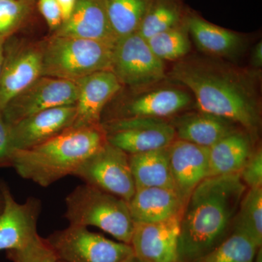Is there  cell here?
<instances>
[{"label":"cell","mask_w":262,"mask_h":262,"mask_svg":"<svg viewBox=\"0 0 262 262\" xmlns=\"http://www.w3.org/2000/svg\"><path fill=\"white\" fill-rule=\"evenodd\" d=\"M169 75L192 93L199 111L227 119L253 136L259 130V98L249 75L206 58L182 59Z\"/></svg>","instance_id":"cell-1"},{"label":"cell","mask_w":262,"mask_h":262,"mask_svg":"<svg viewBox=\"0 0 262 262\" xmlns=\"http://www.w3.org/2000/svg\"><path fill=\"white\" fill-rule=\"evenodd\" d=\"M247 189L239 173L208 177L198 184L182 212L179 262L195 261L228 237Z\"/></svg>","instance_id":"cell-2"},{"label":"cell","mask_w":262,"mask_h":262,"mask_svg":"<svg viewBox=\"0 0 262 262\" xmlns=\"http://www.w3.org/2000/svg\"><path fill=\"white\" fill-rule=\"evenodd\" d=\"M106 141L101 124L72 127L32 149L15 150L10 156V166L22 178L48 187L67 176H74Z\"/></svg>","instance_id":"cell-3"},{"label":"cell","mask_w":262,"mask_h":262,"mask_svg":"<svg viewBox=\"0 0 262 262\" xmlns=\"http://www.w3.org/2000/svg\"><path fill=\"white\" fill-rule=\"evenodd\" d=\"M115 45L53 34L40 45L42 76L75 82L95 72L110 70Z\"/></svg>","instance_id":"cell-4"},{"label":"cell","mask_w":262,"mask_h":262,"mask_svg":"<svg viewBox=\"0 0 262 262\" xmlns=\"http://www.w3.org/2000/svg\"><path fill=\"white\" fill-rule=\"evenodd\" d=\"M65 203L64 217L70 225L94 226L120 242L130 244L134 223L125 200L84 184L69 194Z\"/></svg>","instance_id":"cell-5"},{"label":"cell","mask_w":262,"mask_h":262,"mask_svg":"<svg viewBox=\"0 0 262 262\" xmlns=\"http://www.w3.org/2000/svg\"><path fill=\"white\" fill-rule=\"evenodd\" d=\"M46 241L61 262H124L134 254L130 244L111 241L80 226L56 231Z\"/></svg>","instance_id":"cell-6"},{"label":"cell","mask_w":262,"mask_h":262,"mask_svg":"<svg viewBox=\"0 0 262 262\" xmlns=\"http://www.w3.org/2000/svg\"><path fill=\"white\" fill-rule=\"evenodd\" d=\"M122 85L143 89L166 78L164 61L155 56L139 32L117 39L111 70Z\"/></svg>","instance_id":"cell-7"},{"label":"cell","mask_w":262,"mask_h":262,"mask_svg":"<svg viewBox=\"0 0 262 262\" xmlns=\"http://www.w3.org/2000/svg\"><path fill=\"white\" fill-rule=\"evenodd\" d=\"M74 176L89 184L129 202L136 191L129 155L106 141L89 157Z\"/></svg>","instance_id":"cell-8"},{"label":"cell","mask_w":262,"mask_h":262,"mask_svg":"<svg viewBox=\"0 0 262 262\" xmlns=\"http://www.w3.org/2000/svg\"><path fill=\"white\" fill-rule=\"evenodd\" d=\"M101 124L108 142L129 155L168 147L177 139L167 119L132 117Z\"/></svg>","instance_id":"cell-9"},{"label":"cell","mask_w":262,"mask_h":262,"mask_svg":"<svg viewBox=\"0 0 262 262\" xmlns=\"http://www.w3.org/2000/svg\"><path fill=\"white\" fill-rule=\"evenodd\" d=\"M76 82L41 76L11 100L3 110L8 125L26 117L58 106L75 105Z\"/></svg>","instance_id":"cell-10"},{"label":"cell","mask_w":262,"mask_h":262,"mask_svg":"<svg viewBox=\"0 0 262 262\" xmlns=\"http://www.w3.org/2000/svg\"><path fill=\"white\" fill-rule=\"evenodd\" d=\"M0 194L3 202L0 212V251L23 248L39 236L37 223L42 203L36 198L18 203L3 182H0Z\"/></svg>","instance_id":"cell-11"},{"label":"cell","mask_w":262,"mask_h":262,"mask_svg":"<svg viewBox=\"0 0 262 262\" xmlns=\"http://www.w3.org/2000/svg\"><path fill=\"white\" fill-rule=\"evenodd\" d=\"M75 105L45 110L9 125L10 146L15 150L32 149L72 127Z\"/></svg>","instance_id":"cell-12"},{"label":"cell","mask_w":262,"mask_h":262,"mask_svg":"<svg viewBox=\"0 0 262 262\" xmlns=\"http://www.w3.org/2000/svg\"><path fill=\"white\" fill-rule=\"evenodd\" d=\"M182 215L157 223L134 225L130 244L134 254L147 262H179Z\"/></svg>","instance_id":"cell-13"},{"label":"cell","mask_w":262,"mask_h":262,"mask_svg":"<svg viewBox=\"0 0 262 262\" xmlns=\"http://www.w3.org/2000/svg\"><path fill=\"white\" fill-rule=\"evenodd\" d=\"M76 117L72 127L101 125L105 106L122 85L111 70L95 72L77 80Z\"/></svg>","instance_id":"cell-14"},{"label":"cell","mask_w":262,"mask_h":262,"mask_svg":"<svg viewBox=\"0 0 262 262\" xmlns=\"http://www.w3.org/2000/svg\"><path fill=\"white\" fill-rule=\"evenodd\" d=\"M40 46H22L6 53L0 75V110L42 76Z\"/></svg>","instance_id":"cell-15"},{"label":"cell","mask_w":262,"mask_h":262,"mask_svg":"<svg viewBox=\"0 0 262 262\" xmlns=\"http://www.w3.org/2000/svg\"><path fill=\"white\" fill-rule=\"evenodd\" d=\"M168 150L176 191L186 204L198 184L210 177L208 148L176 139Z\"/></svg>","instance_id":"cell-16"},{"label":"cell","mask_w":262,"mask_h":262,"mask_svg":"<svg viewBox=\"0 0 262 262\" xmlns=\"http://www.w3.org/2000/svg\"><path fill=\"white\" fill-rule=\"evenodd\" d=\"M192 101V95L182 89L151 90L128 100L104 121L132 117L167 119L189 107Z\"/></svg>","instance_id":"cell-17"},{"label":"cell","mask_w":262,"mask_h":262,"mask_svg":"<svg viewBox=\"0 0 262 262\" xmlns=\"http://www.w3.org/2000/svg\"><path fill=\"white\" fill-rule=\"evenodd\" d=\"M53 34L113 44L117 40L110 27L103 0H77L70 18Z\"/></svg>","instance_id":"cell-18"},{"label":"cell","mask_w":262,"mask_h":262,"mask_svg":"<svg viewBox=\"0 0 262 262\" xmlns=\"http://www.w3.org/2000/svg\"><path fill=\"white\" fill-rule=\"evenodd\" d=\"M127 204L134 225L169 220L182 214L185 206L177 191L163 187L136 189Z\"/></svg>","instance_id":"cell-19"},{"label":"cell","mask_w":262,"mask_h":262,"mask_svg":"<svg viewBox=\"0 0 262 262\" xmlns=\"http://www.w3.org/2000/svg\"><path fill=\"white\" fill-rule=\"evenodd\" d=\"M170 122L177 139L206 148L211 147L239 127L227 119L199 110L175 117Z\"/></svg>","instance_id":"cell-20"},{"label":"cell","mask_w":262,"mask_h":262,"mask_svg":"<svg viewBox=\"0 0 262 262\" xmlns=\"http://www.w3.org/2000/svg\"><path fill=\"white\" fill-rule=\"evenodd\" d=\"M185 21L196 46L206 54L232 58L244 49V41L241 34L210 23L194 12L188 10Z\"/></svg>","instance_id":"cell-21"},{"label":"cell","mask_w":262,"mask_h":262,"mask_svg":"<svg viewBox=\"0 0 262 262\" xmlns=\"http://www.w3.org/2000/svg\"><path fill=\"white\" fill-rule=\"evenodd\" d=\"M253 139L239 128L208 148L210 177L239 173L254 150Z\"/></svg>","instance_id":"cell-22"},{"label":"cell","mask_w":262,"mask_h":262,"mask_svg":"<svg viewBox=\"0 0 262 262\" xmlns=\"http://www.w3.org/2000/svg\"><path fill=\"white\" fill-rule=\"evenodd\" d=\"M136 189L163 187L174 189L168 147L129 155Z\"/></svg>","instance_id":"cell-23"},{"label":"cell","mask_w":262,"mask_h":262,"mask_svg":"<svg viewBox=\"0 0 262 262\" xmlns=\"http://www.w3.org/2000/svg\"><path fill=\"white\" fill-rule=\"evenodd\" d=\"M187 11L182 0H150L138 32L149 39L182 24Z\"/></svg>","instance_id":"cell-24"},{"label":"cell","mask_w":262,"mask_h":262,"mask_svg":"<svg viewBox=\"0 0 262 262\" xmlns=\"http://www.w3.org/2000/svg\"><path fill=\"white\" fill-rule=\"evenodd\" d=\"M110 27L117 39L137 32L150 0H103Z\"/></svg>","instance_id":"cell-25"},{"label":"cell","mask_w":262,"mask_h":262,"mask_svg":"<svg viewBox=\"0 0 262 262\" xmlns=\"http://www.w3.org/2000/svg\"><path fill=\"white\" fill-rule=\"evenodd\" d=\"M232 229L247 235L256 247H262V187L249 188L245 192Z\"/></svg>","instance_id":"cell-26"},{"label":"cell","mask_w":262,"mask_h":262,"mask_svg":"<svg viewBox=\"0 0 262 262\" xmlns=\"http://www.w3.org/2000/svg\"><path fill=\"white\" fill-rule=\"evenodd\" d=\"M188 34L184 18L177 27L155 34L146 40L152 53L162 61H177L182 60L190 51Z\"/></svg>","instance_id":"cell-27"},{"label":"cell","mask_w":262,"mask_h":262,"mask_svg":"<svg viewBox=\"0 0 262 262\" xmlns=\"http://www.w3.org/2000/svg\"><path fill=\"white\" fill-rule=\"evenodd\" d=\"M258 248L247 235L232 229L222 244L194 262H253Z\"/></svg>","instance_id":"cell-28"},{"label":"cell","mask_w":262,"mask_h":262,"mask_svg":"<svg viewBox=\"0 0 262 262\" xmlns=\"http://www.w3.org/2000/svg\"><path fill=\"white\" fill-rule=\"evenodd\" d=\"M30 8L21 0H0V41L4 42L20 28Z\"/></svg>","instance_id":"cell-29"},{"label":"cell","mask_w":262,"mask_h":262,"mask_svg":"<svg viewBox=\"0 0 262 262\" xmlns=\"http://www.w3.org/2000/svg\"><path fill=\"white\" fill-rule=\"evenodd\" d=\"M12 262H57V258L46 238L38 236L28 246L7 251Z\"/></svg>","instance_id":"cell-30"},{"label":"cell","mask_w":262,"mask_h":262,"mask_svg":"<svg viewBox=\"0 0 262 262\" xmlns=\"http://www.w3.org/2000/svg\"><path fill=\"white\" fill-rule=\"evenodd\" d=\"M241 180L249 188L262 187V151L261 147L253 150L239 173Z\"/></svg>","instance_id":"cell-31"},{"label":"cell","mask_w":262,"mask_h":262,"mask_svg":"<svg viewBox=\"0 0 262 262\" xmlns=\"http://www.w3.org/2000/svg\"><path fill=\"white\" fill-rule=\"evenodd\" d=\"M38 8L51 30L56 32L63 24L61 10L56 0H39Z\"/></svg>","instance_id":"cell-32"},{"label":"cell","mask_w":262,"mask_h":262,"mask_svg":"<svg viewBox=\"0 0 262 262\" xmlns=\"http://www.w3.org/2000/svg\"><path fill=\"white\" fill-rule=\"evenodd\" d=\"M12 154L10 146V129L0 110V167L10 166Z\"/></svg>","instance_id":"cell-33"},{"label":"cell","mask_w":262,"mask_h":262,"mask_svg":"<svg viewBox=\"0 0 262 262\" xmlns=\"http://www.w3.org/2000/svg\"><path fill=\"white\" fill-rule=\"evenodd\" d=\"M56 1L61 10L63 22H64L70 18L71 14L75 9L77 0H56Z\"/></svg>","instance_id":"cell-34"},{"label":"cell","mask_w":262,"mask_h":262,"mask_svg":"<svg viewBox=\"0 0 262 262\" xmlns=\"http://www.w3.org/2000/svg\"><path fill=\"white\" fill-rule=\"evenodd\" d=\"M251 64L256 68H261L262 66V42L255 45L251 51Z\"/></svg>","instance_id":"cell-35"},{"label":"cell","mask_w":262,"mask_h":262,"mask_svg":"<svg viewBox=\"0 0 262 262\" xmlns=\"http://www.w3.org/2000/svg\"><path fill=\"white\" fill-rule=\"evenodd\" d=\"M5 62V48L4 42L0 41V75H1L2 71H3V66Z\"/></svg>","instance_id":"cell-36"},{"label":"cell","mask_w":262,"mask_h":262,"mask_svg":"<svg viewBox=\"0 0 262 262\" xmlns=\"http://www.w3.org/2000/svg\"><path fill=\"white\" fill-rule=\"evenodd\" d=\"M253 262H262V247L258 248L256 251Z\"/></svg>","instance_id":"cell-37"},{"label":"cell","mask_w":262,"mask_h":262,"mask_svg":"<svg viewBox=\"0 0 262 262\" xmlns=\"http://www.w3.org/2000/svg\"><path fill=\"white\" fill-rule=\"evenodd\" d=\"M124 262H147L144 261V260L141 259V258L138 257L136 256L135 254L131 256L130 257L127 258V260H125Z\"/></svg>","instance_id":"cell-38"},{"label":"cell","mask_w":262,"mask_h":262,"mask_svg":"<svg viewBox=\"0 0 262 262\" xmlns=\"http://www.w3.org/2000/svg\"><path fill=\"white\" fill-rule=\"evenodd\" d=\"M21 1L24 2V3H27V4L32 5L33 3H34L35 0H21Z\"/></svg>","instance_id":"cell-39"},{"label":"cell","mask_w":262,"mask_h":262,"mask_svg":"<svg viewBox=\"0 0 262 262\" xmlns=\"http://www.w3.org/2000/svg\"><path fill=\"white\" fill-rule=\"evenodd\" d=\"M3 198H2L1 194H0V212H1L2 208H3Z\"/></svg>","instance_id":"cell-40"},{"label":"cell","mask_w":262,"mask_h":262,"mask_svg":"<svg viewBox=\"0 0 262 262\" xmlns=\"http://www.w3.org/2000/svg\"><path fill=\"white\" fill-rule=\"evenodd\" d=\"M57 262H61V261H57Z\"/></svg>","instance_id":"cell-41"}]
</instances>
